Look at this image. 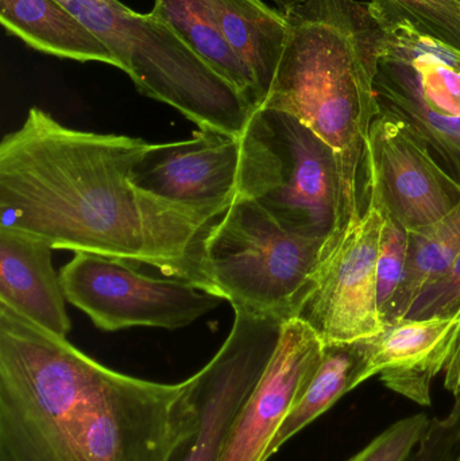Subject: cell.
<instances>
[{"mask_svg":"<svg viewBox=\"0 0 460 461\" xmlns=\"http://www.w3.org/2000/svg\"><path fill=\"white\" fill-rule=\"evenodd\" d=\"M153 148L140 138L69 129L30 108L0 143V229L53 249L151 266L211 293L203 246L219 219L135 185V167Z\"/></svg>","mask_w":460,"mask_h":461,"instance_id":"cell-1","label":"cell"},{"mask_svg":"<svg viewBox=\"0 0 460 461\" xmlns=\"http://www.w3.org/2000/svg\"><path fill=\"white\" fill-rule=\"evenodd\" d=\"M194 427L192 376L111 370L0 303V461H170Z\"/></svg>","mask_w":460,"mask_h":461,"instance_id":"cell-2","label":"cell"},{"mask_svg":"<svg viewBox=\"0 0 460 461\" xmlns=\"http://www.w3.org/2000/svg\"><path fill=\"white\" fill-rule=\"evenodd\" d=\"M285 15L288 42L262 108L289 113L334 151L339 199L331 230H340L365 208L359 169L380 115L374 81L385 30L359 0H307Z\"/></svg>","mask_w":460,"mask_h":461,"instance_id":"cell-3","label":"cell"},{"mask_svg":"<svg viewBox=\"0 0 460 461\" xmlns=\"http://www.w3.org/2000/svg\"><path fill=\"white\" fill-rule=\"evenodd\" d=\"M64 5L110 49L140 94L176 108L199 129L242 137L253 108L153 14L135 13L119 0Z\"/></svg>","mask_w":460,"mask_h":461,"instance_id":"cell-4","label":"cell"},{"mask_svg":"<svg viewBox=\"0 0 460 461\" xmlns=\"http://www.w3.org/2000/svg\"><path fill=\"white\" fill-rule=\"evenodd\" d=\"M326 236L281 226L248 199H237L203 246L210 292L234 309L278 321L296 317Z\"/></svg>","mask_w":460,"mask_h":461,"instance_id":"cell-5","label":"cell"},{"mask_svg":"<svg viewBox=\"0 0 460 461\" xmlns=\"http://www.w3.org/2000/svg\"><path fill=\"white\" fill-rule=\"evenodd\" d=\"M238 199L253 200L285 229L327 236L339 199L334 151L289 113L259 108L240 137Z\"/></svg>","mask_w":460,"mask_h":461,"instance_id":"cell-6","label":"cell"},{"mask_svg":"<svg viewBox=\"0 0 460 461\" xmlns=\"http://www.w3.org/2000/svg\"><path fill=\"white\" fill-rule=\"evenodd\" d=\"M366 207L339 232L326 236L311 286L296 317L324 346L353 344L385 330L378 306L377 259L383 211L373 192Z\"/></svg>","mask_w":460,"mask_h":461,"instance_id":"cell-7","label":"cell"},{"mask_svg":"<svg viewBox=\"0 0 460 461\" xmlns=\"http://www.w3.org/2000/svg\"><path fill=\"white\" fill-rule=\"evenodd\" d=\"M59 279L65 298L107 332L131 327L178 330L223 301L184 279L153 278L127 263L86 252H77Z\"/></svg>","mask_w":460,"mask_h":461,"instance_id":"cell-8","label":"cell"},{"mask_svg":"<svg viewBox=\"0 0 460 461\" xmlns=\"http://www.w3.org/2000/svg\"><path fill=\"white\" fill-rule=\"evenodd\" d=\"M231 332L192 376L194 427L170 461H219L246 401L275 352L283 321L234 309Z\"/></svg>","mask_w":460,"mask_h":461,"instance_id":"cell-9","label":"cell"},{"mask_svg":"<svg viewBox=\"0 0 460 461\" xmlns=\"http://www.w3.org/2000/svg\"><path fill=\"white\" fill-rule=\"evenodd\" d=\"M365 167L366 191L408 230L437 223L460 204V185L405 124L385 113L373 122Z\"/></svg>","mask_w":460,"mask_h":461,"instance_id":"cell-10","label":"cell"},{"mask_svg":"<svg viewBox=\"0 0 460 461\" xmlns=\"http://www.w3.org/2000/svg\"><path fill=\"white\" fill-rule=\"evenodd\" d=\"M240 138L199 129L188 140L154 143L135 167V185L221 219L238 199Z\"/></svg>","mask_w":460,"mask_h":461,"instance_id":"cell-11","label":"cell"},{"mask_svg":"<svg viewBox=\"0 0 460 461\" xmlns=\"http://www.w3.org/2000/svg\"><path fill=\"white\" fill-rule=\"evenodd\" d=\"M324 347L318 332L300 317L283 322L275 352L219 461H267V449L318 371Z\"/></svg>","mask_w":460,"mask_h":461,"instance_id":"cell-12","label":"cell"},{"mask_svg":"<svg viewBox=\"0 0 460 461\" xmlns=\"http://www.w3.org/2000/svg\"><path fill=\"white\" fill-rule=\"evenodd\" d=\"M460 330V311L448 317L401 320L359 341L362 382L380 375L386 387L421 406L431 405L432 379L443 373Z\"/></svg>","mask_w":460,"mask_h":461,"instance_id":"cell-13","label":"cell"},{"mask_svg":"<svg viewBox=\"0 0 460 461\" xmlns=\"http://www.w3.org/2000/svg\"><path fill=\"white\" fill-rule=\"evenodd\" d=\"M51 247L41 239L0 229V303L32 324L67 338L72 324Z\"/></svg>","mask_w":460,"mask_h":461,"instance_id":"cell-14","label":"cell"},{"mask_svg":"<svg viewBox=\"0 0 460 461\" xmlns=\"http://www.w3.org/2000/svg\"><path fill=\"white\" fill-rule=\"evenodd\" d=\"M227 42L256 81L261 108L277 76L289 22L262 0H204Z\"/></svg>","mask_w":460,"mask_h":461,"instance_id":"cell-15","label":"cell"},{"mask_svg":"<svg viewBox=\"0 0 460 461\" xmlns=\"http://www.w3.org/2000/svg\"><path fill=\"white\" fill-rule=\"evenodd\" d=\"M0 21L35 50L119 68L110 49L59 0H0Z\"/></svg>","mask_w":460,"mask_h":461,"instance_id":"cell-16","label":"cell"},{"mask_svg":"<svg viewBox=\"0 0 460 461\" xmlns=\"http://www.w3.org/2000/svg\"><path fill=\"white\" fill-rule=\"evenodd\" d=\"M151 14L229 81L254 111L261 108L253 76L227 42L204 0H156Z\"/></svg>","mask_w":460,"mask_h":461,"instance_id":"cell-17","label":"cell"},{"mask_svg":"<svg viewBox=\"0 0 460 461\" xmlns=\"http://www.w3.org/2000/svg\"><path fill=\"white\" fill-rule=\"evenodd\" d=\"M459 255L460 204L437 223L410 230L404 274L385 324L404 320L421 293L447 273Z\"/></svg>","mask_w":460,"mask_h":461,"instance_id":"cell-18","label":"cell"},{"mask_svg":"<svg viewBox=\"0 0 460 461\" xmlns=\"http://www.w3.org/2000/svg\"><path fill=\"white\" fill-rule=\"evenodd\" d=\"M362 373L364 354L359 341L324 347L323 359L318 371L273 438L266 460L277 454L286 441L326 413L343 395L364 384Z\"/></svg>","mask_w":460,"mask_h":461,"instance_id":"cell-19","label":"cell"},{"mask_svg":"<svg viewBox=\"0 0 460 461\" xmlns=\"http://www.w3.org/2000/svg\"><path fill=\"white\" fill-rule=\"evenodd\" d=\"M374 89L380 113L405 124L460 185V116L435 113L378 70Z\"/></svg>","mask_w":460,"mask_h":461,"instance_id":"cell-20","label":"cell"},{"mask_svg":"<svg viewBox=\"0 0 460 461\" xmlns=\"http://www.w3.org/2000/svg\"><path fill=\"white\" fill-rule=\"evenodd\" d=\"M383 211L385 221L381 233L380 249H378L377 285L378 306H380L381 316L385 321L386 314L404 274L410 230L401 226L399 221H394L383 208Z\"/></svg>","mask_w":460,"mask_h":461,"instance_id":"cell-21","label":"cell"},{"mask_svg":"<svg viewBox=\"0 0 460 461\" xmlns=\"http://www.w3.org/2000/svg\"><path fill=\"white\" fill-rule=\"evenodd\" d=\"M426 413L400 420L348 461H407L428 430Z\"/></svg>","mask_w":460,"mask_h":461,"instance_id":"cell-22","label":"cell"},{"mask_svg":"<svg viewBox=\"0 0 460 461\" xmlns=\"http://www.w3.org/2000/svg\"><path fill=\"white\" fill-rule=\"evenodd\" d=\"M460 311V255L431 286L427 287L413 303L404 320L448 317Z\"/></svg>","mask_w":460,"mask_h":461,"instance_id":"cell-23","label":"cell"},{"mask_svg":"<svg viewBox=\"0 0 460 461\" xmlns=\"http://www.w3.org/2000/svg\"><path fill=\"white\" fill-rule=\"evenodd\" d=\"M460 447V397L443 419H432L424 438L407 461H454Z\"/></svg>","mask_w":460,"mask_h":461,"instance_id":"cell-24","label":"cell"},{"mask_svg":"<svg viewBox=\"0 0 460 461\" xmlns=\"http://www.w3.org/2000/svg\"><path fill=\"white\" fill-rule=\"evenodd\" d=\"M443 374H445L446 389L453 393L454 397H460V330L456 335L455 343L451 349Z\"/></svg>","mask_w":460,"mask_h":461,"instance_id":"cell-25","label":"cell"},{"mask_svg":"<svg viewBox=\"0 0 460 461\" xmlns=\"http://www.w3.org/2000/svg\"><path fill=\"white\" fill-rule=\"evenodd\" d=\"M273 2L278 5V8H280L284 14H286L288 11H291L292 8L302 5V3L307 2V0H273Z\"/></svg>","mask_w":460,"mask_h":461,"instance_id":"cell-26","label":"cell"},{"mask_svg":"<svg viewBox=\"0 0 460 461\" xmlns=\"http://www.w3.org/2000/svg\"><path fill=\"white\" fill-rule=\"evenodd\" d=\"M454 461H460V447L458 449V454H456L455 459H454Z\"/></svg>","mask_w":460,"mask_h":461,"instance_id":"cell-27","label":"cell"},{"mask_svg":"<svg viewBox=\"0 0 460 461\" xmlns=\"http://www.w3.org/2000/svg\"><path fill=\"white\" fill-rule=\"evenodd\" d=\"M59 2L65 3L68 2V0H59ZM105 2H108V0H105Z\"/></svg>","mask_w":460,"mask_h":461,"instance_id":"cell-28","label":"cell"},{"mask_svg":"<svg viewBox=\"0 0 460 461\" xmlns=\"http://www.w3.org/2000/svg\"><path fill=\"white\" fill-rule=\"evenodd\" d=\"M459 2H460V0H459Z\"/></svg>","mask_w":460,"mask_h":461,"instance_id":"cell-29","label":"cell"}]
</instances>
